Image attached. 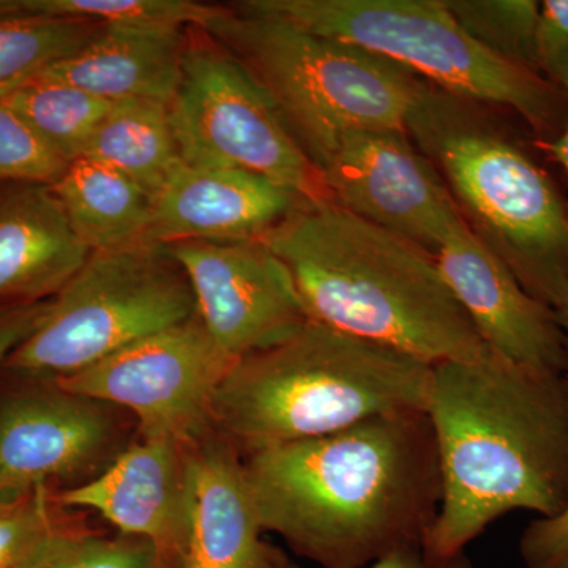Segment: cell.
Here are the masks:
<instances>
[{
    "label": "cell",
    "mask_w": 568,
    "mask_h": 568,
    "mask_svg": "<svg viewBox=\"0 0 568 568\" xmlns=\"http://www.w3.org/2000/svg\"><path fill=\"white\" fill-rule=\"evenodd\" d=\"M432 369L310 321L278 345L235 362L213 398L212 428L245 458L368 418L425 413Z\"/></svg>",
    "instance_id": "5"
},
{
    "label": "cell",
    "mask_w": 568,
    "mask_h": 568,
    "mask_svg": "<svg viewBox=\"0 0 568 568\" xmlns=\"http://www.w3.org/2000/svg\"><path fill=\"white\" fill-rule=\"evenodd\" d=\"M510 115L422 81L405 126L478 241L552 308L568 286L567 200Z\"/></svg>",
    "instance_id": "4"
},
{
    "label": "cell",
    "mask_w": 568,
    "mask_h": 568,
    "mask_svg": "<svg viewBox=\"0 0 568 568\" xmlns=\"http://www.w3.org/2000/svg\"><path fill=\"white\" fill-rule=\"evenodd\" d=\"M220 7L192 0H7V11L97 24H166L203 29Z\"/></svg>",
    "instance_id": "25"
},
{
    "label": "cell",
    "mask_w": 568,
    "mask_h": 568,
    "mask_svg": "<svg viewBox=\"0 0 568 568\" xmlns=\"http://www.w3.org/2000/svg\"><path fill=\"white\" fill-rule=\"evenodd\" d=\"M39 568H162L159 552L144 538L106 537L73 525L55 538Z\"/></svg>",
    "instance_id": "27"
},
{
    "label": "cell",
    "mask_w": 568,
    "mask_h": 568,
    "mask_svg": "<svg viewBox=\"0 0 568 568\" xmlns=\"http://www.w3.org/2000/svg\"><path fill=\"white\" fill-rule=\"evenodd\" d=\"M263 534L242 455L215 432L192 440L181 568H282Z\"/></svg>",
    "instance_id": "17"
},
{
    "label": "cell",
    "mask_w": 568,
    "mask_h": 568,
    "mask_svg": "<svg viewBox=\"0 0 568 568\" xmlns=\"http://www.w3.org/2000/svg\"><path fill=\"white\" fill-rule=\"evenodd\" d=\"M189 43L190 28L181 26L106 24L81 50L33 80L62 82L108 102L171 104Z\"/></svg>",
    "instance_id": "18"
},
{
    "label": "cell",
    "mask_w": 568,
    "mask_h": 568,
    "mask_svg": "<svg viewBox=\"0 0 568 568\" xmlns=\"http://www.w3.org/2000/svg\"><path fill=\"white\" fill-rule=\"evenodd\" d=\"M32 381L0 402V493L82 487L136 439V422L121 407Z\"/></svg>",
    "instance_id": "11"
},
{
    "label": "cell",
    "mask_w": 568,
    "mask_h": 568,
    "mask_svg": "<svg viewBox=\"0 0 568 568\" xmlns=\"http://www.w3.org/2000/svg\"><path fill=\"white\" fill-rule=\"evenodd\" d=\"M257 517L323 568H365L424 544L443 476L426 413L387 414L244 458Z\"/></svg>",
    "instance_id": "1"
},
{
    "label": "cell",
    "mask_w": 568,
    "mask_h": 568,
    "mask_svg": "<svg viewBox=\"0 0 568 568\" xmlns=\"http://www.w3.org/2000/svg\"><path fill=\"white\" fill-rule=\"evenodd\" d=\"M89 254L52 185L0 186V305L50 301Z\"/></svg>",
    "instance_id": "19"
},
{
    "label": "cell",
    "mask_w": 568,
    "mask_h": 568,
    "mask_svg": "<svg viewBox=\"0 0 568 568\" xmlns=\"http://www.w3.org/2000/svg\"><path fill=\"white\" fill-rule=\"evenodd\" d=\"M74 234L89 252L148 241L153 200L118 171L91 159L70 163L52 185Z\"/></svg>",
    "instance_id": "20"
},
{
    "label": "cell",
    "mask_w": 568,
    "mask_h": 568,
    "mask_svg": "<svg viewBox=\"0 0 568 568\" xmlns=\"http://www.w3.org/2000/svg\"><path fill=\"white\" fill-rule=\"evenodd\" d=\"M54 155L67 164L84 156L85 148L114 102L62 82L31 80L0 97Z\"/></svg>",
    "instance_id": "22"
},
{
    "label": "cell",
    "mask_w": 568,
    "mask_h": 568,
    "mask_svg": "<svg viewBox=\"0 0 568 568\" xmlns=\"http://www.w3.org/2000/svg\"><path fill=\"white\" fill-rule=\"evenodd\" d=\"M103 24L11 13L0 0V97L81 50Z\"/></svg>",
    "instance_id": "23"
},
{
    "label": "cell",
    "mask_w": 568,
    "mask_h": 568,
    "mask_svg": "<svg viewBox=\"0 0 568 568\" xmlns=\"http://www.w3.org/2000/svg\"><path fill=\"white\" fill-rule=\"evenodd\" d=\"M183 162L264 175L310 203H334L324 175L241 62L203 29H190L182 80L170 104Z\"/></svg>",
    "instance_id": "9"
},
{
    "label": "cell",
    "mask_w": 568,
    "mask_h": 568,
    "mask_svg": "<svg viewBox=\"0 0 568 568\" xmlns=\"http://www.w3.org/2000/svg\"><path fill=\"white\" fill-rule=\"evenodd\" d=\"M50 301L0 305V368L14 347L36 328Z\"/></svg>",
    "instance_id": "31"
},
{
    "label": "cell",
    "mask_w": 568,
    "mask_h": 568,
    "mask_svg": "<svg viewBox=\"0 0 568 568\" xmlns=\"http://www.w3.org/2000/svg\"><path fill=\"white\" fill-rule=\"evenodd\" d=\"M235 362L196 315L55 383L121 407L140 436L192 443L213 432V398Z\"/></svg>",
    "instance_id": "10"
},
{
    "label": "cell",
    "mask_w": 568,
    "mask_h": 568,
    "mask_svg": "<svg viewBox=\"0 0 568 568\" xmlns=\"http://www.w3.org/2000/svg\"><path fill=\"white\" fill-rule=\"evenodd\" d=\"M203 31L252 74L317 170L349 130H406L422 80L387 59L234 7Z\"/></svg>",
    "instance_id": "7"
},
{
    "label": "cell",
    "mask_w": 568,
    "mask_h": 568,
    "mask_svg": "<svg viewBox=\"0 0 568 568\" xmlns=\"http://www.w3.org/2000/svg\"><path fill=\"white\" fill-rule=\"evenodd\" d=\"M437 267L481 342L510 361L568 375V345L555 310L532 297L465 220L448 231Z\"/></svg>",
    "instance_id": "14"
},
{
    "label": "cell",
    "mask_w": 568,
    "mask_h": 568,
    "mask_svg": "<svg viewBox=\"0 0 568 568\" xmlns=\"http://www.w3.org/2000/svg\"><path fill=\"white\" fill-rule=\"evenodd\" d=\"M538 71L560 91L568 92V0L540 2Z\"/></svg>",
    "instance_id": "29"
},
{
    "label": "cell",
    "mask_w": 568,
    "mask_h": 568,
    "mask_svg": "<svg viewBox=\"0 0 568 568\" xmlns=\"http://www.w3.org/2000/svg\"><path fill=\"white\" fill-rule=\"evenodd\" d=\"M567 95V103H568V92ZM534 144H536L537 151L544 152L545 155L549 156V159L552 160V162H556L559 164L560 168H562L564 173H566L568 179V115H567V123L566 129H564V132L560 133V136L558 140L551 141V142H540L534 140ZM567 211H568V200H567Z\"/></svg>",
    "instance_id": "33"
},
{
    "label": "cell",
    "mask_w": 568,
    "mask_h": 568,
    "mask_svg": "<svg viewBox=\"0 0 568 568\" xmlns=\"http://www.w3.org/2000/svg\"><path fill=\"white\" fill-rule=\"evenodd\" d=\"M65 510L48 488L0 493V568H39L55 538L74 525L63 521Z\"/></svg>",
    "instance_id": "26"
},
{
    "label": "cell",
    "mask_w": 568,
    "mask_h": 568,
    "mask_svg": "<svg viewBox=\"0 0 568 568\" xmlns=\"http://www.w3.org/2000/svg\"><path fill=\"white\" fill-rule=\"evenodd\" d=\"M306 200L264 175L181 162L153 200L148 241H263Z\"/></svg>",
    "instance_id": "16"
},
{
    "label": "cell",
    "mask_w": 568,
    "mask_h": 568,
    "mask_svg": "<svg viewBox=\"0 0 568 568\" xmlns=\"http://www.w3.org/2000/svg\"><path fill=\"white\" fill-rule=\"evenodd\" d=\"M233 7L354 44L443 91L510 112L536 141L558 140L566 129V92L481 48L444 0H244Z\"/></svg>",
    "instance_id": "6"
},
{
    "label": "cell",
    "mask_w": 568,
    "mask_h": 568,
    "mask_svg": "<svg viewBox=\"0 0 568 568\" xmlns=\"http://www.w3.org/2000/svg\"><path fill=\"white\" fill-rule=\"evenodd\" d=\"M306 316L426 365L487 353L435 256L334 203L295 209L263 239Z\"/></svg>",
    "instance_id": "3"
},
{
    "label": "cell",
    "mask_w": 568,
    "mask_h": 568,
    "mask_svg": "<svg viewBox=\"0 0 568 568\" xmlns=\"http://www.w3.org/2000/svg\"><path fill=\"white\" fill-rule=\"evenodd\" d=\"M518 551L525 568H568V507L558 517L532 519Z\"/></svg>",
    "instance_id": "30"
},
{
    "label": "cell",
    "mask_w": 568,
    "mask_h": 568,
    "mask_svg": "<svg viewBox=\"0 0 568 568\" xmlns=\"http://www.w3.org/2000/svg\"><path fill=\"white\" fill-rule=\"evenodd\" d=\"M196 315L189 276L166 245L92 252L3 366L61 379Z\"/></svg>",
    "instance_id": "8"
},
{
    "label": "cell",
    "mask_w": 568,
    "mask_h": 568,
    "mask_svg": "<svg viewBox=\"0 0 568 568\" xmlns=\"http://www.w3.org/2000/svg\"><path fill=\"white\" fill-rule=\"evenodd\" d=\"M166 246L189 276L197 316L235 361L278 345L310 323L293 276L264 241Z\"/></svg>",
    "instance_id": "13"
},
{
    "label": "cell",
    "mask_w": 568,
    "mask_h": 568,
    "mask_svg": "<svg viewBox=\"0 0 568 568\" xmlns=\"http://www.w3.org/2000/svg\"><path fill=\"white\" fill-rule=\"evenodd\" d=\"M454 20L476 43L538 71L540 2L536 0H444Z\"/></svg>",
    "instance_id": "24"
},
{
    "label": "cell",
    "mask_w": 568,
    "mask_h": 568,
    "mask_svg": "<svg viewBox=\"0 0 568 568\" xmlns=\"http://www.w3.org/2000/svg\"><path fill=\"white\" fill-rule=\"evenodd\" d=\"M82 159L118 171L155 200L182 162L170 104L151 100L115 103L97 126Z\"/></svg>",
    "instance_id": "21"
},
{
    "label": "cell",
    "mask_w": 568,
    "mask_h": 568,
    "mask_svg": "<svg viewBox=\"0 0 568 568\" xmlns=\"http://www.w3.org/2000/svg\"><path fill=\"white\" fill-rule=\"evenodd\" d=\"M320 171L334 204L433 256L463 220L443 175L406 130H349Z\"/></svg>",
    "instance_id": "12"
},
{
    "label": "cell",
    "mask_w": 568,
    "mask_h": 568,
    "mask_svg": "<svg viewBox=\"0 0 568 568\" xmlns=\"http://www.w3.org/2000/svg\"><path fill=\"white\" fill-rule=\"evenodd\" d=\"M67 510L93 511L123 536L144 538L160 567L181 568L189 532L190 443L138 435L106 470L55 493Z\"/></svg>",
    "instance_id": "15"
},
{
    "label": "cell",
    "mask_w": 568,
    "mask_h": 568,
    "mask_svg": "<svg viewBox=\"0 0 568 568\" xmlns=\"http://www.w3.org/2000/svg\"><path fill=\"white\" fill-rule=\"evenodd\" d=\"M426 416L443 499L422 544L428 559L465 552L515 510L558 517L568 507V375L487 349L433 366Z\"/></svg>",
    "instance_id": "2"
},
{
    "label": "cell",
    "mask_w": 568,
    "mask_h": 568,
    "mask_svg": "<svg viewBox=\"0 0 568 568\" xmlns=\"http://www.w3.org/2000/svg\"><path fill=\"white\" fill-rule=\"evenodd\" d=\"M282 568H302L295 564L284 562ZM365 568H474L473 560L465 552L454 556L450 559L433 560L426 558L420 545L396 549L383 559L376 560L372 566Z\"/></svg>",
    "instance_id": "32"
},
{
    "label": "cell",
    "mask_w": 568,
    "mask_h": 568,
    "mask_svg": "<svg viewBox=\"0 0 568 568\" xmlns=\"http://www.w3.org/2000/svg\"><path fill=\"white\" fill-rule=\"evenodd\" d=\"M552 310H555L556 320H558L560 331L566 335L568 345V286L559 295L558 301L552 305Z\"/></svg>",
    "instance_id": "34"
},
{
    "label": "cell",
    "mask_w": 568,
    "mask_h": 568,
    "mask_svg": "<svg viewBox=\"0 0 568 568\" xmlns=\"http://www.w3.org/2000/svg\"><path fill=\"white\" fill-rule=\"evenodd\" d=\"M67 166L69 164L54 155L17 112L0 102V186L11 183L54 185Z\"/></svg>",
    "instance_id": "28"
}]
</instances>
